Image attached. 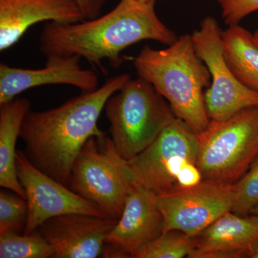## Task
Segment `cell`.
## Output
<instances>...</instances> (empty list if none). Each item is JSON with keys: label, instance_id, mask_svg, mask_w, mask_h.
Instances as JSON below:
<instances>
[{"label": "cell", "instance_id": "cell-27", "mask_svg": "<svg viewBox=\"0 0 258 258\" xmlns=\"http://www.w3.org/2000/svg\"><path fill=\"white\" fill-rule=\"evenodd\" d=\"M137 1L144 3H155L156 0H137Z\"/></svg>", "mask_w": 258, "mask_h": 258}, {"label": "cell", "instance_id": "cell-9", "mask_svg": "<svg viewBox=\"0 0 258 258\" xmlns=\"http://www.w3.org/2000/svg\"><path fill=\"white\" fill-rule=\"evenodd\" d=\"M232 184L211 180L159 195L157 202L164 217L163 232L179 230L198 235L232 210Z\"/></svg>", "mask_w": 258, "mask_h": 258}, {"label": "cell", "instance_id": "cell-12", "mask_svg": "<svg viewBox=\"0 0 258 258\" xmlns=\"http://www.w3.org/2000/svg\"><path fill=\"white\" fill-rule=\"evenodd\" d=\"M157 195L134 186L121 215L107 238L105 257H131L144 244L164 231V220Z\"/></svg>", "mask_w": 258, "mask_h": 258}, {"label": "cell", "instance_id": "cell-11", "mask_svg": "<svg viewBox=\"0 0 258 258\" xmlns=\"http://www.w3.org/2000/svg\"><path fill=\"white\" fill-rule=\"evenodd\" d=\"M118 220L86 214H67L43 222L35 232L50 244L55 258H96Z\"/></svg>", "mask_w": 258, "mask_h": 258}, {"label": "cell", "instance_id": "cell-15", "mask_svg": "<svg viewBox=\"0 0 258 258\" xmlns=\"http://www.w3.org/2000/svg\"><path fill=\"white\" fill-rule=\"evenodd\" d=\"M195 237L190 258L247 257L258 243V216L227 212Z\"/></svg>", "mask_w": 258, "mask_h": 258}, {"label": "cell", "instance_id": "cell-4", "mask_svg": "<svg viewBox=\"0 0 258 258\" xmlns=\"http://www.w3.org/2000/svg\"><path fill=\"white\" fill-rule=\"evenodd\" d=\"M104 111L112 144L126 161L147 149L175 117L155 88L141 77L129 79L110 97Z\"/></svg>", "mask_w": 258, "mask_h": 258}, {"label": "cell", "instance_id": "cell-10", "mask_svg": "<svg viewBox=\"0 0 258 258\" xmlns=\"http://www.w3.org/2000/svg\"><path fill=\"white\" fill-rule=\"evenodd\" d=\"M16 171L28 205L23 234L30 235L49 219L67 214L105 217L95 204L37 169L21 151H17Z\"/></svg>", "mask_w": 258, "mask_h": 258}, {"label": "cell", "instance_id": "cell-28", "mask_svg": "<svg viewBox=\"0 0 258 258\" xmlns=\"http://www.w3.org/2000/svg\"><path fill=\"white\" fill-rule=\"evenodd\" d=\"M253 35L254 40H255V42L256 43H257V45H258V30H257V31L254 32Z\"/></svg>", "mask_w": 258, "mask_h": 258}, {"label": "cell", "instance_id": "cell-23", "mask_svg": "<svg viewBox=\"0 0 258 258\" xmlns=\"http://www.w3.org/2000/svg\"><path fill=\"white\" fill-rule=\"evenodd\" d=\"M203 180V173L197 162L189 161L182 166L176 176L175 189L194 187L200 184Z\"/></svg>", "mask_w": 258, "mask_h": 258}, {"label": "cell", "instance_id": "cell-17", "mask_svg": "<svg viewBox=\"0 0 258 258\" xmlns=\"http://www.w3.org/2000/svg\"><path fill=\"white\" fill-rule=\"evenodd\" d=\"M226 62L237 79L258 93V45L251 34L238 24L221 32Z\"/></svg>", "mask_w": 258, "mask_h": 258}, {"label": "cell", "instance_id": "cell-1", "mask_svg": "<svg viewBox=\"0 0 258 258\" xmlns=\"http://www.w3.org/2000/svg\"><path fill=\"white\" fill-rule=\"evenodd\" d=\"M177 38L158 18L154 3L120 0L109 13L96 18L46 23L40 34V50L46 57L79 56L106 74L103 61L118 69L123 61L122 52L134 44L150 40L169 46Z\"/></svg>", "mask_w": 258, "mask_h": 258}, {"label": "cell", "instance_id": "cell-22", "mask_svg": "<svg viewBox=\"0 0 258 258\" xmlns=\"http://www.w3.org/2000/svg\"><path fill=\"white\" fill-rule=\"evenodd\" d=\"M222 17L228 25L240 23L246 16L258 10V0H218Z\"/></svg>", "mask_w": 258, "mask_h": 258}, {"label": "cell", "instance_id": "cell-24", "mask_svg": "<svg viewBox=\"0 0 258 258\" xmlns=\"http://www.w3.org/2000/svg\"><path fill=\"white\" fill-rule=\"evenodd\" d=\"M107 1L108 0H77L86 20L101 16Z\"/></svg>", "mask_w": 258, "mask_h": 258}, {"label": "cell", "instance_id": "cell-16", "mask_svg": "<svg viewBox=\"0 0 258 258\" xmlns=\"http://www.w3.org/2000/svg\"><path fill=\"white\" fill-rule=\"evenodd\" d=\"M31 110L27 98H15L0 105V186L26 200L16 171L17 141L25 116Z\"/></svg>", "mask_w": 258, "mask_h": 258}, {"label": "cell", "instance_id": "cell-8", "mask_svg": "<svg viewBox=\"0 0 258 258\" xmlns=\"http://www.w3.org/2000/svg\"><path fill=\"white\" fill-rule=\"evenodd\" d=\"M221 32L212 17L204 19L192 39L199 57L211 76V83L205 92V103L210 120H222L249 107L258 106V93L237 79L226 62Z\"/></svg>", "mask_w": 258, "mask_h": 258}, {"label": "cell", "instance_id": "cell-20", "mask_svg": "<svg viewBox=\"0 0 258 258\" xmlns=\"http://www.w3.org/2000/svg\"><path fill=\"white\" fill-rule=\"evenodd\" d=\"M232 211L248 215L258 204V155L240 179L232 184Z\"/></svg>", "mask_w": 258, "mask_h": 258}, {"label": "cell", "instance_id": "cell-21", "mask_svg": "<svg viewBox=\"0 0 258 258\" xmlns=\"http://www.w3.org/2000/svg\"><path fill=\"white\" fill-rule=\"evenodd\" d=\"M28 216L27 200L18 194L0 193V235L24 232Z\"/></svg>", "mask_w": 258, "mask_h": 258}, {"label": "cell", "instance_id": "cell-2", "mask_svg": "<svg viewBox=\"0 0 258 258\" xmlns=\"http://www.w3.org/2000/svg\"><path fill=\"white\" fill-rule=\"evenodd\" d=\"M130 79V75H118L60 106L44 111L30 110L20 134L30 162L69 187L73 166L83 146L91 137L106 134L98 128V120L106 102Z\"/></svg>", "mask_w": 258, "mask_h": 258}, {"label": "cell", "instance_id": "cell-26", "mask_svg": "<svg viewBox=\"0 0 258 258\" xmlns=\"http://www.w3.org/2000/svg\"><path fill=\"white\" fill-rule=\"evenodd\" d=\"M250 214H253V215H257V216H258V204L255 207H254V208L252 210V211L251 212Z\"/></svg>", "mask_w": 258, "mask_h": 258}, {"label": "cell", "instance_id": "cell-7", "mask_svg": "<svg viewBox=\"0 0 258 258\" xmlns=\"http://www.w3.org/2000/svg\"><path fill=\"white\" fill-rule=\"evenodd\" d=\"M198 134L175 116L144 152L120 163L131 184L159 196L175 189L180 169L198 162Z\"/></svg>", "mask_w": 258, "mask_h": 258}, {"label": "cell", "instance_id": "cell-25", "mask_svg": "<svg viewBox=\"0 0 258 258\" xmlns=\"http://www.w3.org/2000/svg\"><path fill=\"white\" fill-rule=\"evenodd\" d=\"M247 257L258 258V243L254 244L253 247L249 249Z\"/></svg>", "mask_w": 258, "mask_h": 258}, {"label": "cell", "instance_id": "cell-18", "mask_svg": "<svg viewBox=\"0 0 258 258\" xmlns=\"http://www.w3.org/2000/svg\"><path fill=\"white\" fill-rule=\"evenodd\" d=\"M195 236L179 230L163 232L159 237L136 250L134 258H183L188 257L196 247Z\"/></svg>", "mask_w": 258, "mask_h": 258}, {"label": "cell", "instance_id": "cell-14", "mask_svg": "<svg viewBox=\"0 0 258 258\" xmlns=\"http://www.w3.org/2000/svg\"><path fill=\"white\" fill-rule=\"evenodd\" d=\"M85 20L77 0H0V51L13 47L37 23Z\"/></svg>", "mask_w": 258, "mask_h": 258}, {"label": "cell", "instance_id": "cell-19", "mask_svg": "<svg viewBox=\"0 0 258 258\" xmlns=\"http://www.w3.org/2000/svg\"><path fill=\"white\" fill-rule=\"evenodd\" d=\"M53 256V249L50 244L36 232L30 235H0L1 258H47Z\"/></svg>", "mask_w": 258, "mask_h": 258}, {"label": "cell", "instance_id": "cell-5", "mask_svg": "<svg viewBox=\"0 0 258 258\" xmlns=\"http://www.w3.org/2000/svg\"><path fill=\"white\" fill-rule=\"evenodd\" d=\"M198 165L204 180L234 184L258 155V106L222 120H210L198 134Z\"/></svg>", "mask_w": 258, "mask_h": 258}, {"label": "cell", "instance_id": "cell-6", "mask_svg": "<svg viewBox=\"0 0 258 258\" xmlns=\"http://www.w3.org/2000/svg\"><path fill=\"white\" fill-rule=\"evenodd\" d=\"M133 186L111 138L91 137L75 161L70 189L95 204L105 217L118 220Z\"/></svg>", "mask_w": 258, "mask_h": 258}, {"label": "cell", "instance_id": "cell-13", "mask_svg": "<svg viewBox=\"0 0 258 258\" xmlns=\"http://www.w3.org/2000/svg\"><path fill=\"white\" fill-rule=\"evenodd\" d=\"M42 69H18L0 64V105L14 100L30 88L46 85H69L83 93L98 88L99 79L95 71L81 68L78 55L49 56Z\"/></svg>", "mask_w": 258, "mask_h": 258}, {"label": "cell", "instance_id": "cell-3", "mask_svg": "<svg viewBox=\"0 0 258 258\" xmlns=\"http://www.w3.org/2000/svg\"><path fill=\"white\" fill-rule=\"evenodd\" d=\"M139 77L151 83L169 103L175 116L197 134L210 123L205 88L211 83L208 67L199 57L192 35H183L161 50L145 46L134 58Z\"/></svg>", "mask_w": 258, "mask_h": 258}]
</instances>
